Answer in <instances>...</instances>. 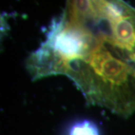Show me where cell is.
<instances>
[{
  "label": "cell",
  "mask_w": 135,
  "mask_h": 135,
  "mask_svg": "<svg viewBox=\"0 0 135 135\" xmlns=\"http://www.w3.org/2000/svg\"><path fill=\"white\" fill-rule=\"evenodd\" d=\"M26 68L33 80L65 76L89 104L129 117L135 113V8L124 0H66Z\"/></svg>",
  "instance_id": "obj_1"
}]
</instances>
